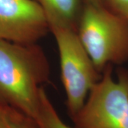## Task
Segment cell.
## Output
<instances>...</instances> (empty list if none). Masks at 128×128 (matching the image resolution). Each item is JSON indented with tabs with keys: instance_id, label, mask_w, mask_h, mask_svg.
<instances>
[{
	"instance_id": "obj_3",
	"label": "cell",
	"mask_w": 128,
	"mask_h": 128,
	"mask_svg": "<svg viewBox=\"0 0 128 128\" xmlns=\"http://www.w3.org/2000/svg\"><path fill=\"white\" fill-rule=\"evenodd\" d=\"M59 52L61 80L66 95V105L73 119L81 110L92 86L101 78L78 36L77 30L50 26Z\"/></svg>"
},
{
	"instance_id": "obj_8",
	"label": "cell",
	"mask_w": 128,
	"mask_h": 128,
	"mask_svg": "<svg viewBox=\"0 0 128 128\" xmlns=\"http://www.w3.org/2000/svg\"><path fill=\"white\" fill-rule=\"evenodd\" d=\"M36 120L40 128H73L65 123L60 118L43 87L40 92V103Z\"/></svg>"
},
{
	"instance_id": "obj_11",
	"label": "cell",
	"mask_w": 128,
	"mask_h": 128,
	"mask_svg": "<svg viewBox=\"0 0 128 128\" xmlns=\"http://www.w3.org/2000/svg\"><path fill=\"white\" fill-rule=\"evenodd\" d=\"M127 18V20H128V17H127V18Z\"/></svg>"
},
{
	"instance_id": "obj_9",
	"label": "cell",
	"mask_w": 128,
	"mask_h": 128,
	"mask_svg": "<svg viewBox=\"0 0 128 128\" xmlns=\"http://www.w3.org/2000/svg\"><path fill=\"white\" fill-rule=\"evenodd\" d=\"M113 12L127 18L128 16V0H105Z\"/></svg>"
},
{
	"instance_id": "obj_6",
	"label": "cell",
	"mask_w": 128,
	"mask_h": 128,
	"mask_svg": "<svg viewBox=\"0 0 128 128\" xmlns=\"http://www.w3.org/2000/svg\"><path fill=\"white\" fill-rule=\"evenodd\" d=\"M46 16L48 26H61L77 30L83 6L81 0H35Z\"/></svg>"
},
{
	"instance_id": "obj_4",
	"label": "cell",
	"mask_w": 128,
	"mask_h": 128,
	"mask_svg": "<svg viewBox=\"0 0 128 128\" xmlns=\"http://www.w3.org/2000/svg\"><path fill=\"white\" fill-rule=\"evenodd\" d=\"M117 73L114 80L112 65L105 67L72 119L76 128H128V70Z\"/></svg>"
},
{
	"instance_id": "obj_5",
	"label": "cell",
	"mask_w": 128,
	"mask_h": 128,
	"mask_svg": "<svg viewBox=\"0 0 128 128\" xmlns=\"http://www.w3.org/2000/svg\"><path fill=\"white\" fill-rule=\"evenodd\" d=\"M48 31L44 12L35 0H0V40L35 44Z\"/></svg>"
},
{
	"instance_id": "obj_1",
	"label": "cell",
	"mask_w": 128,
	"mask_h": 128,
	"mask_svg": "<svg viewBox=\"0 0 128 128\" xmlns=\"http://www.w3.org/2000/svg\"><path fill=\"white\" fill-rule=\"evenodd\" d=\"M50 66L36 44L0 40V100L36 120L42 85Z\"/></svg>"
},
{
	"instance_id": "obj_2",
	"label": "cell",
	"mask_w": 128,
	"mask_h": 128,
	"mask_svg": "<svg viewBox=\"0 0 128 128\" xmlns=\"http://www.w3.org/2000/svg\"><path fill=\"white\" fill-rule=\"evenodd\" d=\"M77 32L100 73L108 65L128 60V21L104 4L86 2Z\"/></svg>"
},
{
	"instance_id": "obj_7",
	"label": "cell",
	"mask_w": 128,
	"mask_h": 128,
	"mask_svg": "<svg viewBox=\"0 0 128 128\" xmlns=\"http://www.w3.org/2000/svg\"><path fill=\"white\" fill-rule=\"evenodd\" d=\"M0 128H40L37 120L0 100Z\"/></svg>"
},
{
	"instance_id": "obj_10",
	"label": "cell",
	"mask_w": 128,
	"mask_h": 128,
	"mask_svg": "<svg viewBox=\"0 0 128 128\" xmlns=\"http://www.w3.org/2000/svg\"><path fill=\"white\" fill-rule=\"evenodd\" d=\"M86 2L91 3L94 4H104L105 0H86Z\"/></svg>"
}]
</instances>
